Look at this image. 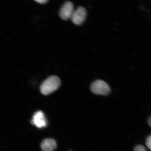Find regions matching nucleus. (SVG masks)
I'll use <instances>...</instances> for the list:
<instances>
[{
    "label": "nucleus",
    "instance_id": "obj_4",
    "mask_svg": "<svg viewBox=\"0 0 151 151\" xmlns=\"http://www.w3.org/2000/svg\"><path fill=\"white\" fill-rule=\"evenodd\" d=\"M74 10L73 4L71 1H67L60 9L59 12L60 17L63 20L68 19L71 18Z\"/></svg>",
    "mask_w": 151,
    "mask_h": 151
},
{
    "label": "nucleus",
    "instance_id": "obj_5",
    "mask_svg": "<svg viewBox=\"0 0 151 151\" xmlns=\"http://www.w3.org/2000/svg\"><path fill=\"white\" fill-rule=\"evenodd\" d=\"M32 123L37 128H42L46 127L47 121L44 113L41 111H37L34 114Z\"/></svg>",
    "mask_w": 151,
    "mask_h": 151
},
{
    "label": "nucleus",
    "instance_id": "obj_1",
    "mask_svg": "<svg viewBox=\"0 0 151 151\" xmlns=\"http://www.w3.org/2000/svg\"><path fill=\"white\" fill-rule=\"evenodd\" d=\"M61 84V80L56 76H52L45 80L41 85L40 91L45 95L51 93L59 88Z\"/></svg>",
    "mask_w": 151,
    "mask_h": 151
},
{
    "label": "nucleus",
    "instance_id": "obj_8",
    "mask_svg": "<svg viewBox=\"0 0 151 151\" xmlns=\"http://www.w3.org/2000/svg\"><path fill=\"white\" fill-rule=\"evenodd\" d=\"M146 144L148 148L151 150V135L149 136L147 138L146 141Z\"/></svg>",
    "mask_w": 151,
    "mask_h": 151
},
{
    "label": "nucleus",
    "instance_id": "obj_10",
    "mask_svg": "<svg viewBox=\"0 0 151 151\" xmlns=\"http://www.w3.org/2000/svg\"><path fill=\"white\" fill-rule=\"evenodd\" d=\"M148 124H149V125H150V126H151V117L148 120Z\"/></svg>",
    "mask_w": 151,
    "mask_h": 151
},
{
    "label": "nucleus",
    "instance_id": "obj_2",
    "mask_svg": "<svg viewBox=\"0 0 151 151\" xmlns=\"http://www.w3.org/2000/svg\"><path fill=\"white\" fill-rule=\"evenodd\" d=\"M90 89L92 92L98 95L106 96L111 92V88L109 84L101 80H96L91 85Z\"/></svg>",
    "mask_w": 151,
    "mask_h": 151
},
{
    "label": "nucleus",
    "instance_id": "obj_7",
    "mask_svg": "<svg viewBox=\"0 0 151 151\" xmlns=\"http://www.w3.org/2000/svg\"><path fill=\"white\" fill-rule=\"evenodd\" d=\"M134 151H147L144 146L142 145H138L134 149Z\"/></svg>",
    "mask_w": 151,
    "mask_h": 151
},
{
    "label": "nucleus",
    "instance_id": "obj_9",
    "mask_svg": "<svg viewBox=\"0 0 151 151\" xmlns=\"http://www.w3.org/2000/svg\"><path fill=\"white\" fill-rule=\"evenodd\" d=\"M37 2V3L40 4H44L46 3L48 1L47 0H37V1H35Z\"/></svg>",
    "mask_w": 151,
    "mask_h": 151
},
{
    "label": "nucleus",
    "instance_id": "obj_3",
    "mask_svg": "<svg viewBox=\"0 0 151 151\" xmlns=\"http://www.w3.org/2000/svg\"><path fill=\"white\" fill-rule=\"evenodd\" d=\"M86 16V9L82 6H80L73 11L70 18L73 24L77 25H80L83 23Z\"/></svg>",
    "mask_w": 151,
    "mask_h": 151
},
{
    "label": "nucleus",
    "instance_id": "obj_6",
    "mask_svg": "<svg viewBox=\"0 0 151 151\" xmlns=\"http://www.w3.org/2000/svg\"><path fill=\"white\" fill-rule=\"evenodd\" d=\"M56 147V141L52 139H44L41 145V148L43 151H53L55 150Z\"/></svg>",
    "mask_w": 151,
    "mask_h": 151
}]
</instances>
